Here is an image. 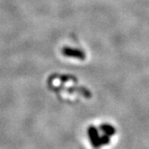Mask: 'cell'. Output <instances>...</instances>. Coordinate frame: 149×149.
I'll list each match as a JSON object with an SVG mask.
<instances>
[{
    "mask_svg": "<svg viewBox=\"0 0 149 149\" xmlns=\"http://www.w3.org/2000/svg\"><path fill=\"white\" fill-rule=\"evenodd\" d=\"M115 133L114 128L108 123L91 125L87 128V139L94 149H104L112 143Z\"/></svg>",
    "mask_w": 149,
    "mask_h": 149,
    "instance_id": "cell-1",
    "label": "cell"
}]
</instances>
